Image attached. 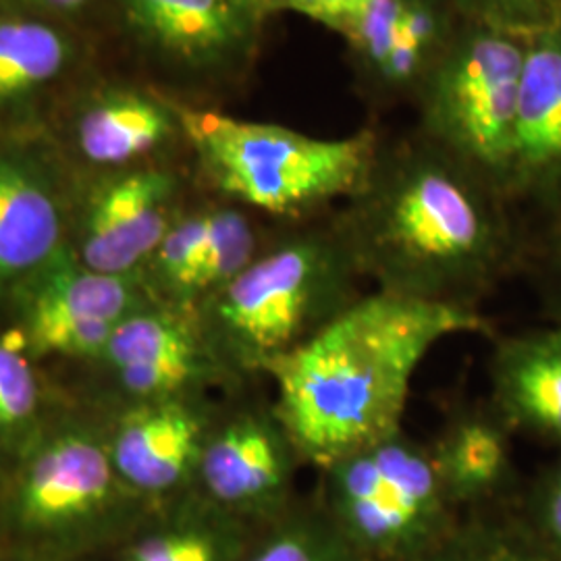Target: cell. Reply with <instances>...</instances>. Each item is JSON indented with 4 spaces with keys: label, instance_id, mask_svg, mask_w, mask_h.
Returning <instances> with one entry per match:
<instances>
[{
    "label": "cell",
    "instance_id": "6da1fadb",
    "mask_svg": "<svg viewBox=\"0 0 561 561\" xmlns=\"http://www.w3.org/2000/svg\"><path fill=\"white\" fill-rule=\"evenodd\" d=\"M500 190L433 141L379 150L335 221L368 287L481 310L502 279L510 238Z\"/></svg>",
    "mask_w": 561,
    "mask_h": 561
},
{
    "label": "cell",
    "instance_id": "7a4b0ae2",
    "mask_svg": "<svg viewBox=\"0 0 561 561\" xmlns=\"http://www.w3.org/2000/svg\"><path fill=\"white\" fill-rule=\"evenodd\" d=\"M482 333V310L447 308L366 289L266 381L308 470L400 431L412 381L449 337Z\"/></svg>",
    "mask_w": 561,
    "mask_h": 561
},
{
    "label": "cell",
    "instance_id": "3957f363",
    "mask_svg": "<svg viewBox=\"0 0 561 561\" xmlns=\"http://www.w3.org/2000/svg\"><path fill=\"white\" fill-rule=\"evenodd\" d=\"M370 289L333 219L296 222L196 310L215 354L240 379L264 377Z\"/></svg>",
    "mask_w": 561,
    "mask_h": 561
},
{
    "label": "cell",
    "instance_id": "277c9868",
    "mask_svg": "<svg viewBox=\"0 0 561 561\" xmlns=\"http://www.w3.org/2000/svg\"><path fill=\"white\" fill-rule=\"evenodd\" d=\"M180 125L222 196L285 222L319 219L368 178L379 141L362 131L321 140L294 129L181 108Z\"/></svg>",
    "mask_w": 561,
    "mask_h": 561
},
{
    "label": "cell",
    "instance_id": "5b68a950",
    "mask_svg": "<svg viewBox=\"0 0 561 561\" xmlns=\"http://www.w3.org/2000/svg\"><path fill=\"white\" fill-rule=\"evenodd\" d=\"M152 503L125 486L94 437L62 431L23 461L0 500V549L85 561L117 549Z\"/></svg>",
    "mask_w": 561,
    "mask_h": 561
},
{
    "label": "cell",
    "instance_id": "8992f818",
    "mask_svg": "<svg viewBox=\"0 0 561 561\" xmlns=\"http://www.w3.org/2000/svg\"><path fill=\"white\" fill-rule=\"evenodd\" d=\"M310 489L366 561H421L460 524L431 442L403 426L319 468Z\"/></svg>",
    "mask_w": 561,
    "mask_h": 561
},
{
    "label": "cell",
    "instance_id": "52a82bcc",
    "mask_svg": "<svg viewBox=\"0 0 561 561\" xmlns=\"http://www.w3.org/2000/svg\"><path fill=\"white\" fill-rule=\"evenodd\" d=\"M524 55L518 42L481 30L449 48L428 83L433 144L497 190L514 159Z\"/></svg>",
    "mask_w": 561,
    "mask_h": 561
},
{
    "label": "cell",
    "instance_id": "ba28073f",
    "mask_svg": "<svg viewBox=\"0 0 561 561\" xmlns=\"http://www.w3.org/2000/svg\"><path fill=\"white\" fill-rule=\"evenodd\" d=\"M300 449L275 400L215 414L196 472V491L262 530L300 500Z\"/></svg>",
    "mask_w": 561,
    "mask_h": 561
},
{
    "label": "cell",
    "instance_id": "9c48e42d",
    "mask_svg": "<svg viewBox=\"0 0 561 561\" xmlns=\"http://www.w3.org/2000/svg\"><path fill=\"white\" fill-rule=\"evenodd\" d=\"M104 356L138 401L204 398L208 387L243 385L215 354L196 310L164 301L121 322Z\"/></svg>",
    "mask_w": 561,
    "mask_h": 561
},
{
    "label": "cell",
    "instance_id": "30bf717a",
    "mask_svg": "<svg viewBox=\"0 0 561 561\" xmlns=\"http://www.w3.org/2000/svg\"><path fill=\"white\" fill-rule=\"evenodd\" d=\"M34 285L25 337L41 354H104L121 322L161 301L131 275H104L55 256L42 266Z\"/></svg>",
    "mask_w": 561,
    "mask_h": 561
},
{
    "label": "cell",
    "instance_id": "8fae6325",
    "mask_svg": "<svg viewBox=\"0 0 561 561\" xmlns=\"http://www.w3.org/2000/svg\"><path fill=\"white\" fill-rule=\"evenodd\" d=\"M215 414L204 398L138 401L119 422L111 449L123 484L150 503L194 491Z\"/></svg>",
    "mask_w": 561,
    "mask_h": 561
},
{
    "label": "cell",
    "instance_id": "7c38bea8",
    "mask_svg": "<svg viewBox=\"0 0 561 561\" xmlns=\"http://www.w3.org/2000/svg\"><path fill=\"white\" fill-rule=\"evenodd\" d=\"M178 180L159 169L127 173L94 201L83 233V262L104 275H131L152 259L175 219Z\"/></svg>",
    "mask_w": 561,
    "mask_h": 561
},
{
    "label": "cell",
    "instance_id": "4fadbf2b",
    "mask_svg": "<svg viewBox=\"0 0 561 561\" xmlns=\"http://www.w3.org/2000/svg\"><path fill=\"white\" fill-rule=\"evenodd\" d=\"M512 431L484 405H460L431 442L445 489L461 514L516 507L522 484Z\"/></svg>",
    "mask_w": 561,
    "mask_h": 561
},
{
    "label": "cell",
    "instance_id": "5bb4252c",
    "mask_svg": "<svg viewBox=\"0 0 561 561\" xmlns=\"http://www.w3.org/2000/svg\"><path fill=\"white\" fill-rule=\"evenodd\" d=\"M489 405L514 435L561 447V324L497 337Z\"/></svg>",
    "mask_w": 561,
    "mask_h": 561
},
{
    "label": "cell",
    "instance_id": "9a60e30c",
    "mask_svg": "<svg viewBox=\"0 0 561 561\" xmlns=\"http://www.w3.org/2000/svg\"><path fill=\"white\" fill-rule=\"evenodd\" d=\"M259 528L236 518L201 493L152 503L117 547L119 561H243Z\"/></svg>",
    "mask_w": 561,
    "mask_h": 561
},
{
    "label": "cell",
    "instance_id": "2e32d148",
    "mask_svg": "<svg viewBox=\"0 0 561 561\" xmlns=\"http://www.w3.org/2000/svg\"><path fill=\"white\" fill-rule=\"evenodd\" d=\"M127 15L154 46L194 65H215L248 38V15L233 0H125Z\"/></svg>",
    "mask_w": 561,
    "mask_h": 561
},
{
    "label": "cell",
    "instance_id": "e0dca14e",
    "mask_svg": "<svg viewBox=\"0 0 561 561\" xmlns=\"http://www.w3.org/2000/svg\"><path fill=\"white\" fill-rule=\"evenodd\" d=\"M561 169V38L524 55L510 181H539Z\"/></svg>",
    "mask_w": 561,
    "mask_h": 561
},
{
    "label": "cell",
    "instance_id": "ac0fdd59",
    "mask_svg": "<svg viewBox=\"0 0 561 561\" xmlns=\"http://www.w3.org/2000/svg\"><path fill=\"white\" fill-rule=\"evenodd\" d=\"M59 233V213L46 190L0 159V287L53 261Z\"/></svg>",
    "mask_w": 561,
    "mask_h": 561
},
{
    "label": "cell",
    "instance_id": "d6986e66",
    "mask_svg": "<svg viewBox=\"0 0 561 561\" xmlns=\"http://www.w3.org/2000/svg\"><path fill=\"white\" fill-rule=\"evenodd\" d=\"M161 102L141 94H115L96 102L80 123L81 152L101 164L140 159L173 134Z\"/></svg>",
    "mask_w": 561,
    "mask_h": 561
},
{
    "label": "cell",
    "instance_id": "ffe728a7",
    "mask_svg": "<svg viewBox=\"0 0 561 561\" xmlns=\"http://www.w3.org/2000/svg\"><path fill=\"white\" fill-rule=\"evenodd\" d=\"M243 561H366L343 539L310 491L264 526Z\"/></svg>",
    "mask_w": 561,
    "mask_h": 561
},
{
    "label": "cell",
    "instance_id": "44dd1931",
    "mask_svg": "<svg viewBox=\"0 0 561 561\" xmlns=\"http://www.w3.org/2000/svg\"><path fill=\"white\" fill-rule=\"evenodd\" d=\"M421 561H558L524 526L516 507L463 514Z\"/></svg>",
    "mask_w": 561,
    "mask_h": 561
},
{
    "label": "cell",
    "instance_id": "7402d4cb",
    "mask_svg": "<svg viewBox=\"0 0 561 561\" xmlns=\"http://www.w3.org/2000/svg\"><path fill=\"white\" fill-rule=\"evenodd\" d=\"M266 248V245H264ZM252 219L236 206L208 208V233L194 273L187 306L198 310L254 261L262 250Z\"/></svg>",
    "mask_w": 561,
    "mask_h": 561
},
{
    "label": "cell",
    "instance_id": "603a6c76",
    "mask_svg": "<svg viewBox=\"0 0 561 561\" xmlns=\"http://www.w3.org/2000/svg\"><path fill=\"white\" fill-rule=\"evenodd\" d=\"M67 57L59 34L36 21H0V102L53 80Z\"/></svg>",
    "mask_w": 561,
    "mask_h": 561
},
{
    "label": "cell",
    "instance_id": "cb8c5ba5",
    "mask_svg": "<svg viewBox=\"0 0 561 561\" xmlns=\"http://www.w3.org/2000/svg\"><path fill=\"white\" fill-rule=\"evenodd\" d=\"M23 347L20 333L0 337V445L27 431L38 410V381Z\"/></svg>",
    "mask_w": 561,
    "mask_h": 561
},
{
    "label": "cell",
    "instance_id": "d4e9b609",
    "mask_svg": "<svg viewBox=\"0 0 561 561\" xmlns=\"http://www.w3.org/2000/svg\"><path fill=\"white\" fill-rule=\"evenodd\" d=\"M516 512L542 549L561 561V456L522 486Z\"/></svg>",
    "mask_w": 561,
    "mask_h": 561
},
{
    "label": "cell",
    "instance_id": "484cf974",
    "mask_svg": "<svg viewBox=\"0 0 561 561\" xmlns=\"http://www.w3.org/2000/svg\"><path fill=\"white\" fill-rule=\"evenodd\" d=\"M403 0H370L347 34L379 69L400 41Z\"/></svg>",
    "mask_w": 561,
    "mask_h": 561
},
{
    "label": "cell",
    "instance_id": "4316f807",
    "mask_svg": "<svg viewBox=\"0 0 561 561\" xmlns=\"http://www.w3.org/2000/svg\"><path fill=\"white\" fill-rule=\"evenodd\" d=\"M271 2L298 11L312 20L322 21L331 27H337L341 32H347L370 0H271Z\"/></svg>",
    "mask_w": 561,
    "mask_h": 561
},
{
    "label": "cell",
    "instance_id": "83f0119b",
    "mask_svg": "<svg viewBox=\"0 0 561 561\" xmlns=\"http://www.w3.org/2000/svg\"><path fill=\"white\" fill-rule=\"evenodd\" d=\"M400 36L419 46L422 53L431 50L439 38V21L435 11L422 0H403Z\"/></svg>",
    "mask_w": 561,
    "mask_h": 561
},
{
    "label": "cell",
    "instance_id": "f1b7e54d",
    "mask_svg": "<svg viewBox=\"0 0 561 561\" xmlns=\"http://www.w3.org/2000/svg\"><path fill=\"white\" fill-rule=\"evenodd\" d=\"M424 53L412 42L403 41L400 36L387 60L382 62L381 73L387 81H408L421 69Z\"/></svg>",
    "mask_w": 561,
    "mask_h": 561
},
{
    "label": "cell",
    "instance_id": "f546056e",
    "mask_svg": "<svg viewBox=\"0 0 561 561\" xmlns=\"http://www.w3.org/2000/svg\"><path fill=\"white\" fill-rule=\"evenodd\" d=\"M466 2H468V7L474 4L479 9H484L486 13H495V11L505 13V11H516L520 7H528L537 0H466Z\"/></svg>",
    "mask_w": 561,
    "mask_h": 561
},
{
    "label": "cell",
    "instance_id": "4dcf8cb0",
    "mask_svg": "<svg viewBox=\"0 0 561 561\" xmlns=\"http://www.w3.org/2000/svg\"><path fill=\"white\" fill-rule=\"evenodd\" d=\"M0 561H67V560H50V558H36V556H23V553H13V551H4V549H0Z\"/></svg>",
    "mask_w": 561,
    "mask_h": 561
},
{
    "label": "cell",
    "instance_id": "1f68e13d",
    "mask_svg": "<svg viewBox=\"0 0 561 561\" xmlns=\"http://www.w3.org/2000/svg\"><path fill=\"white\" fill-rule=\"evenodd\" d=\"M42 2H46L50 7H57V9H76V7H80L83 0H42Z\"/></svg>",
    "mask_w": 561,
    "mask_h": 561
},
{
    "label": "cell",
    "instance_id": "d6a6232c",
    "mask_svg": "<svg viewBox=\"0 0 561 561\" xmlns=\"http://www.w3.org/2000/svg\"><path fill=\"white\" fill-rule=\"evenodd\" d=\"M551 301H553V308H556V314H558V322L561 324V279L560 287H558V291H556V296L551 298Z\"/></svg>",
    "mask_w": 561,
    "mask_h": 561
},
{
    "label": "cell",
    "instance_id": "836d02e7",
    "mask_svg": "<svg viewBox=\"0 0 561 561\" xmlns=\"http://www.w3.org/2000/svg\"><path fill=\"white\" fill-rule=\"evenodd\" d=\"M236 4H240V7H243L245 11H250V7L256 2V0H233Z\"/></svg>",
    "mask_w": 561,
    "mask_h": 561
}]
</instances>
